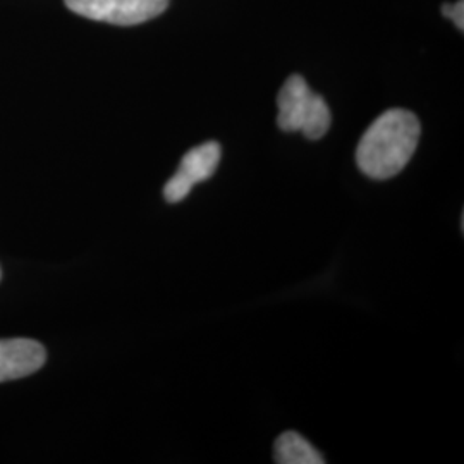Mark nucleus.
<instances>
[{"instance_id":"6","label":"nucleus","mask_w":464,"mask_h":464,"mask_svg":"<svg viewBox=\"0 0 464 464\" xmlns=\"http://www.w3.org/2000/svg\"><path fill=\"white\" fill-rule=\"evenodd\" d=\"M274 458L279 464L325 463L322 454L296 431H285L276 440Z\"/></svg>"},{"instance_id":"4","label":"nucleus","mask_w":464,"mask_h":464,"mask_svg":"<svg viewBox=\"0 0 464 464\" xmlns=\"http://www.w3.org/2000/svg\"><path fill=\"white\" fill-rule=\"evenodd\" d=\"M222 149L217 141H207L189 150L181 160L178 172L164 186V198L169 203L183 201L195 184L203 183L216 174Z\"/></svg>"},{"instance_id":"5","label":"nucleus","mask_w":464,"mask_h":464,"mask_svg":"<svg viewBox=\"0 0 464 464\" xmlns=\"http://www.w3.org/2000/svg\"><path fill=\"white\" fill-rule=\"evenodd\" d=\"M45 348L34 339H0V382L17 381L45 365Z\"/></svg>"},{"instance_id":"3","label":"nucleus","mask_w":464,"mask_h":464,"mask_svg":"<svg viewBox=\"0 0 464 464\" xmlns=\"http://www.w3.org/2000/svg\"><path fill=\"white\" fill-rule=\"evenodd\" d=\"M78 16L119 26H133L160 16L169 0H64Z\"/></svg>"},{"instance_id":"1","label":"nucleus","mask_w":464,"mask_h":464,"mask_svg":"<svg viewBox=\"0 0 464 464\" xmlns=\"http://www.w3.org/2000/svg\"><path fill=\"white\" fill-rule=\"evenodd\" d=\"M420 121L404 109L383 112L362 136L356 164L370 179H391L408 166L420 141Z\"/></svg>"},{"instance_id":"7","label":"nucleus","mask_w":464,"mask_h":464,"mask_svg":"<svg viewBox=\"0 0 464 464\" xmlns=\"http://www.w3.org/2000/svg\"><path fill=\"white\" fill-rule=\"evenodd\" d=\"M442 13L444 16H448L449 19H452V23L459 28V32L464 30V2L463 0H458L454 4H444L442 5Z\"/></svg>"},{"instance_id":"2","label":"nucleus","mask_w":464,"mask_h":464,"mask_svg":"<svg viewBox=\"0 0 464 464\" xmlns=\"http://www.w3.org/2000/svg\"><path fill=\"white\" fill-rule=\"evenodd\" d=\"M277 124L282 131H299L310 140H320L331 128L332 114L327 102L314 93L299 74L287 78L277 95Z\"/></svg>"}]
</instances>
